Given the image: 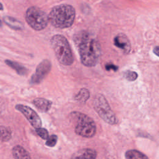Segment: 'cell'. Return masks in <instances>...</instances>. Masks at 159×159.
<instances>
[{
    "mask_svg": "<svg viewBox=\"0 0 159 159\" xmlns=\"http://www.w3.org/2000/svg\"><path fill=\"white\" fill-rule=\"evenodd\" d=\"M73 40L78 47L81 63L88 67L94 66L101 55V47L99 41L85 30L75 34Z\"/></svg>",
    "mask_w": 159,
    "mask_h": 159,
    "instance_id": "6da1fadb",
    "label": "cell"
},
{
    "mask_svg": "<svg viewBox=\"0 0 159 159\" xmlns=\"http://www.w3.org/2000/svg\"><path fill=\"white\" fill-rule=\"evenodd\" d=\"M75 9L67 4L54 6L48 14L50 23L55 27L66 29L71 27L75 20Z\"/></svg>",
    "mask_w": 159,
    "mask_h": 159,
    "instance_id": "7a4b0ae2",
    "label": "cell"
},
{
    "mask_svg": "<svg viewBox=\"0 0 159 159\" xmlns=\"http://www.w3.org/2000/svg\"><path fill=\"white\" fill-rule=\"evenodd\" d=\"M51 46L58 61L65 66H70L73 63V57L68 41L60 34L53 35L50 40Z\"/></svg>",
    "mask_w": 159,
    "mask_h": 159,
    "instance_id": "3957f363",
    "label": "cell"
},
{
    "mask_svg": "<svg viewBox=\"0 0 159 159\" xmlns=\"http://www.w3.org/2000/svg\"><path fill=\"white\" fill-rule=\"evenodd\" d=\"M70 117L75 124V132L76 134L85 138L93 137L96 134V125L90 117L76 111L70 113Z\"/></svg>",
    "mask_w": 159,
    "mask_h": 159,
    "instance_id": "277c9868",
    "label": "cell"
},
{
    "mask_svg": "<svg viewBox=\"0 0 159 159\" xmlns=\"http://www.w3.org/2000/svg\"><path fill=\"white\" fill-rule=\"evenodd\" d=\"M25 18L28 25L37 31L44 29L49 22L48 16L37 6L29 7L25 12Z\"/></svg>",
    "mask_w": 159,
    "mask_h": 159,
    "instance_id": "5b68a950",
    "label": "cell"
},
{
    "mask_svg": "<svg viewBox=\"0 0 159 159\" xmlns=\"http://www.w3.org/2000/svg\"><path fill=\"white\" fill-rule=\"evenodd\" d=\"M93 104L96 112L106 123L114 125L118 122L117 117L111 109L106 98L102 94H96L94 98Z\"/></svg>",
    "mask_w": 159,
    "mask_h": 159,
    "instance_id": "8992f818",
    "label": "cell"
},
{
    "mask_svg": "<svg viewBox=\"0 0 159 159\" xmlns=\"http://www.w3.org/2000/svg\"><path fill=\"white\" fill-rule=\"evenodd\" d=\"M52 68L51 62L47 59L42 60L37 66L35 73L32 75L30 83L31 84H37L40 83L42 80L49 73Z\"/></svg>",
    "mask_w": 159,
    "mask_h": 159,
    "instance_id": "52a82bcc",
    "label": "cell"
},
{
    "mask_svg": "<svg viewBox=\"0 0 159 159\" xmlns=\"http://www.w3.org/2000/svg\"><path fill=\"white\" fill-rule=\"evenodd\" d=\"M16 110L20 112L30 122L31 125L35 128H39L42 126V120L37 113L28 106L18 104L16 105Z\"/></svg>",
    "mask_w": 159,
    "mask_h": 159,
    "instance_id": "ba28073f",
    "label": "cell"
},
{
    "mask_svg": "<svg viewBox=\"0 0 159 159\" xmlns=\"http://www.w3.org/2000/svg\"><path fill=\"white\" fill-rule=\"evenodd\" d=\"M114 45L122 50L125 53H129L131 49V45L128 37L124 34H117L114 39Z\"/></svg>",
    "mask_w": 159,
    "mask_h": 159,
    "instance_id": "9c48e42d",
    "label": "cell"
},
{
    "mask_svg": "<svg viewBox=\"0 0 159 159\" xmlns=\"http://www.w3.org/2000/svg\"><path fill=\"white\" fill-rule=\"evenodd\" d=\"M97 152L95 150L86 148L75 152L70 159H96Z\"/></svg>",
    "mask_w": 159,
    "mask_h": 159,
    "instance_id": "30bf717a",
    "label": "cell"
},
{
    "mask_svg": "<svg viewBox=\"0 0 159 159\" xmlns=\"http://www.w3.org/2000/svg\"><path fill=\"white\" fill-rule=\"evenodd\" d=\"M32 102L35 107L42 112H48L52 105V102L51 101L42 98H35Z\"/></svg>",
    "mask_w": 159,
    "mask_h": 159,
    "instance_id": "8fae6325",
    "label": "cell"
},
{
    "mask_svg": "<svg viewBox=\"0 0 159 159\" xmlns=\"http://www.w3.org/2000/svg\"><path fill=\"white\" fill-rule=\"evenodd\" d=\"M12 154L14 159H31L30 153L23 147L16 145L12 150Z\"/></svg>",
    "mask_w": 159,
    "mask_h": 159,
    "instance_id": "7c38bea8",
    "label": "cell"
},
{
    "mask_svg": "<svg viewBox=\"0 0 159 159\" xmlns=\"http://www.w3.org/2000/svg\"><path fill=\"white\" fill-rule=\"evenodd\" d=\"M3 21L7 25H8L10 28L14 30H20L24 29L23 24L14 17L8 16H4Z\"/></svg>",
    "mask_w": 159,
    "mask_h": 159,
    "instance_id": "4fadbf2b",
    "label": "cell"
},
{
    "mask_svg": "<svg viewBox=\"0 0 159 159\" xmlns=\"http://www.w3.org/2000/svg\"><path fill=\"white\" fill-rule=\"evenodd\" d=\"M4 62L7 66L14 70L19 75L24 76L27 73V69L24 66L17 61L6 60H4Z\"/></svg>",
    "mask_w": 159,
    "mask_h": 159,
    "instance_id": "5bb4252c",
    "label": "cell"
},
{
    "mask_svg": "<svg viewBox=\"0 0 159 159\" xmlns=\"http://www.w3.org/2000/svg\"><path fill=\"white\" fill-rule=\"evenodd\" d=\"M126 159H148V157L137 150H129L125 153Z\"/></svg>",
    "mask_w": 159,
    "mask_h": 159,
    "instance_id": "9a60e30c",
    "label": "cell"
},
{
    "mask_svg": "<svg viewBox=\"0 0 159 159\" xmlns=\"http://www.w3.org/2000/svg\"><path fill=\"white\" fill-rule=\"evenodd\" d=\"M12 137V132L10 128L6 126H0V141L7 142Z\"/></svg>",
    "mask_w": 159,
    "mask_h": 159,
    "instance_id": "2e32d148",
    "label": "cell"
},
{
    "mask_svg": "<svg viewBox=\"0 0 159 159\" xmlns=\"http://www.w3.org/2000/svg\"><path fill=\"white\" fill-rule=\"evenodd\" d=\"M90 94L88 89L86 88H81L79 93L75 96V99L80 102H85L89 98Z\"/></svg>",
    "mask_w": 159,
    "mask_h": 159,
    "instance_id": "e0dca14e",
    "label": "cell"
},
{
    "mask_svg": "<svg viewBox=\"0 0 159 159\" xmlns=\"http://www.w3.org/2000/svg\"><path fill=\"white\" fill-rule=\"evenodd\" d=\"M124 78L127 80L128 81H134L135 80H137L138 75L136 72L133 71H130V70H127L126 71L124 72Z\"/></svg>",
    "mask_w": 159,
    "mask_h": 159,
    "instance_id": "ac0fdd59",
    "label": "cell"
},
{
    "mask_svg": "<svg viewBox=\"0 0 159 159\" xmlns=\"http://www.w3.org/2000/svg\"><path fill=\"white\" fill-rule=\"evenodd\" d=\"M37 135L43 140H47L48 138V132L45 128L39 127L35 129Z\"/></svg>",
    "mask_w": 159,
    "mask_h": 159,
    "instance_id": "d6986e66",
    "label": "cell"
},
{
    "mask_svg": "<svg viewBox=\"0 0 159 159\" xmlns=\"http://www.w3.org/2000/svg\"><path fill=\"white\" fill-rule=\"evenodd\" d=\"M57 140H58L57 135L53 134V135H50V137H48V138L47 139L45 145L48 147H53L56 145V143L57 142Z\"/></svg>",
    "mask_w": 159,
    "mask_h": 159,
    "instance_id": "ffe728a7",
    "label": "cell"
},
{
    "mask_svg": "<svg viewBox=\"0 0 159 159\" xmlns=\"http://www.w3.org/2000/svg\"><path fill=\"white\" fill-rule=\"evenodd\" d=\"M105 68H106V70H107V71H109V70H112L114 71H116L118 70V66L115 65L114 64H113L112 63H106V65H105Z\"/></svg>",
    "mask_w": 159,
    "mask_h": 159,
    "instance_id": "44dd1931",
    "label": "cell"
},
{
    "mask_svg": "<svg viewBox=\"0 0 159 159\" xmlns=\"http://www.w3.org/2000/svg\"><path fill=\"white\" fill-rule=\"evenodd\" d=\"M153 52L154 54H155L157 56L159 57V46H156L153 49Z\"/></svg>",
    "mask_w": 159,
    "mask_h": 159,
    "instance_id": "7402d4cb",
    "label": "cell"
},
{
    "mask_svg": "<svg viewBox=\"0 0 159 159\" xmlns=\"http://www.w3.org/2000/svg\"><path fill=\"white\" fill-rule=\"evenodd\" d=\"M3 9H4V7H3V5L2 4V3H1V2H0V11L3 10Z\"/></svg>",
    "mask_w": 159,
    "mask_h": 159,
    "instance_id": "603a6c76",
    "label": "cell"
},
{
    "mask_svg": "<svg viewBox=\"0 0 159 159\" xmlns=\"http://www.w3.org/2000/svg\"><path fill=\"white\" fill-rule=\"evenodd\" d=\"M1 26H2V22H1V21L0 20V27H1Z\"/></svg>",
    "mask_w": 159,
    "mask_h": 159,
    "instance_id": "cb8c5ba5",
    "label": "cell"
}]
</instances>
